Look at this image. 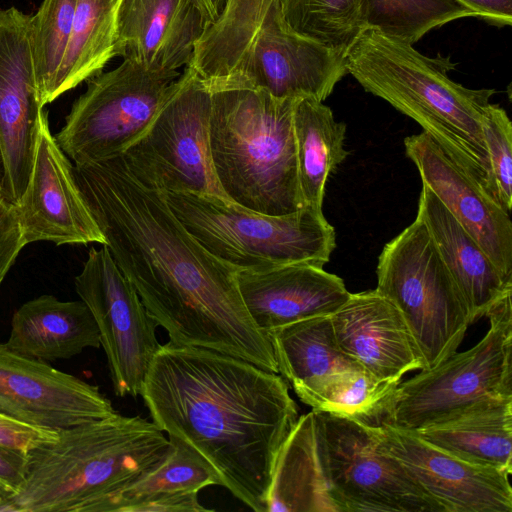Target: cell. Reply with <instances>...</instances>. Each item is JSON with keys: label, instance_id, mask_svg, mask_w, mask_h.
<instances>
[{"label": "cell", "instance_id": "6da1fadb", "mask_svg": "<svg viewBox=\"0 0 512 512\" xmlns=\"http://www.w3.org/2000/svg\"><path fill=\"white\" fill-rule=\"evenodd\" d=\"M73 173L115 263L169 342L215 350L278 373L231 266L185 229L164 193L138 179L122 155L73 164Z\"/></svg>", "mask_w": 512, "mask_h": 512}, {"label": "cell", "instance_id": "7a4b0ae2", "mask_svg": "<svg viewBox=\"0 0 512 512\" xmlns=\"http://www.w3.org/2000/svg\"><path fill=\"white\" fill-rule=\"evenodd\" d=\"M140 396L152 422L200 456L220 486L266 512L278 455L299 418L282 376L215 350L168 342L153 356Z\"/></svg>", "mask_w": 512, "mask_h": 512}, {"label": "cell", "instance_id": "3957f363", "mask_svg": "<svg viewBox=\"0 0 512 512\" xmlns=\"http://www.w3.org/2000/svg\"><path fill=\"white\" fill-rule=\"evenodd\" d=\"M346 65L366 92L417 122L494 195L482 124L495 89L467 88L448 76L456 68L450 57H428L371 28L348 48Z\"/></svg>", "mask_w": 512, "mask_h": 512}, {"label": "cell", "instance_id": "277c9868", "mask_svg": "<svg viewBox=\"0 0 512 512\" xmlns=\"http://www.w3.org/2000/svg\"><path fill=\"white\" fill-rule=\"evenodd\" d=\"M169 449L152 421L118 412L58 430L53 442L28 452L25 484L12 498H0V512H101Z\"/></svg>", "mask_w": 512, "mask_h": 512}, {"label": "cell", "instance_id": "5b68a950", "mask_svg": "<svg viewBox=\"0 0 512 512\" xmlns=\"http://www.w3.org/2000/svg\"><path fill=\"white\" fill-rule=\"evenodd\" d=\"M211 94V158L227 199L266 215L302 208L293 131L299 99L245 85L218 87Z\"/></svg>", "mask_w": 512, "mask_h": 512}, {"label": "cell", "instance_id": "8992f818", "mask_svg": "<svg viewBox=\"0 0 512 512\" xmlns=\"http://www.w3.org/2000/svg\"><path fill=\"white\" fill-rule=\"evenodd\" d=\"M163 193L197 242L236 271L299 263L324 267L336 247L335 229L322 208L305 205L292 213L266 215L216 196Z\"/></svg>", "mask_w": 512, "mask_h": 512}, {"label": "cell", "instance_id": "52a82bcc", "mask_svg": "<svg viewBox=\"0 0 512 512\" xmlns=\"http://www.w3.org/2000/svg\"><path fill=\"white\" fill-rule=\"evenodd\" d=\"M306 414L324 512H444L382 450L377 426L330 412Z\"/></svg>", "mask_w": 512, "mask_h": 512}, {"label": "cell", "instance_id": "ba28073f", "mask_svg": "<svg viewBox=\"0 0 512 512\" xmlns=\"http://www.w3.org/2000/svg\"><path fill=\"white\" fill-rule=\"evenodd\" d=\"M376 273V290L401 312L425 369L455 353L473 321L460 290L418 217L385 244Z\"/></svg>", "mask_w": 512, "mask_h": 512}, {"label": "cell", "instance_id": "9c48e42d", "mask_svg": "<svg viewBox=\"0 0 512 512\" xmlns=\"http://www.w3.org/2000/svg\"><path fill=\"white\" fill-rule=\"evenodd\" d=\"M511 294L490 310V328L475 346L400 382L382 424L416 431L481 399L512 396Z\"/></svg>", "mask_w": 512, "mask_h": 512}, {"label": "cell", "instance_id": "30bf717a", "mask_svg": "<svg viewBox=\"0 0 512 512\" xmlns=\"http://www.w3.org/2000/svg\"><path fill=\"white\" fill-rule=\"evenodd\" d=\"M211 106V90L185 66L147 129L122 154L133 174L162 192H190L228 200L211 158Z\"/></svg>", "mask_w": 512, "mask_h": 512}, {"label": "cell", "instance_id": "8fae6325", "mask_svg": "<svg viewBox=\"0 0 512 512\" xmlns=\"http://www.w3.org/2000/svg\"><path fill=\"white\" fill-rule=\"evenodd\" d=\"M180 74L152 72L124 59L88 80L56 142L74 164L122 155L147 129Z\"/></svg>", "mask_w": 512, "mask_h": 512}, {"label": "cell", "instance_id": "7c38bea8", "mask_svg": "<svg viewBox=\"0 0 512 512\" xmlns=\"http://www.w3.org/2000/svg\"><path fill=\"white\" fill-rule=\"evenodd\" d=\"M75 290L88 306L100 333L114 393L141 394L149 364L160 347L154 319L108 248H90Z\"/></svg>", "mask_w": 512, "mask_h": 512}, {"label": "cell", "instance_id": "4fadbf2b", "mask_svg": "<svg viewBox=\"0 0 512 512\" xmlns=\"http://www.w3.org/2000/svg\"><path fill=\"white\" fill-rule=\"evenodd\" d=\"M43 111L34 70L31 15L15 7L0 9L2 191L15 205L28 183Z\"/></svg>", "mask_w": 512, "mask_h": 512}, {"label": "cell", "instance_id": "5bb4252c", "mask_svg": "<svg viewBox=\"0 0 512 512\" xmlns=\"http://www.w3.org/2000/svg\"><path fill=\"white\" fill-rule=\"evenodd\" d=\"M347 74L346 52L294 32L278 4L237 75L215 87L245 85L276 98H313L323 102Z\"/></svg>", "mask_w": 512, "mask_h": 512}, {"label": "cell", "instance_id": "9a60e30c", "mask_svg": "<svg viewBox=\"0 0 512 512\" xmlns=\"http://www.w3.org/2000/svg\"><path fill=\"white\" fill-rule=\"evenodd\" d=\"M16 209L26 244L105 245V237L76 183L73 164L51 133L45 110L28 183Z\"/></svg>", "mask_w": 512, "mask_h": 512}, {"label": "cell", "instance_id": "2e32d148", "mask_svg": "<svg viewBox=\"0 0 512 512\" xmlns=\"http://www.w3.org/2000/svg\"><path fill=\"white\" fill-rule=\"evenodd\" d=\"M0 412L33 426L58 431L117 411L99 386L0 342Z\"/></svg>", "mask_w": 512, "mask_h": 512}, {"label": "cell", "instance_id": "e0dca14e", "mask_svg": "<svg viewBox=\"0 0 512 512\" xmlns=\"http://www.w3.org/2000/svg\"><path fill=\"white\" fill-rule=\"evenodd\" d=\"M380 447L444 512H512L507 472L461 460L388 424L377 426Z\"/></svg>", "mask_w": 512, "mask_h": 512}, {"label": "cell", "instance_id": "ac0fdd59", "mask_svg": "<svg viewBox=\"0 0 512 512\" xmlns=\"http://www.w3.org/2000/svg\"><path fill=\"white\" fill-rule=\"evenodd\" d=\"M404 147L422 184L478 243L502 276L512 280L510 213L424 131L406 137Z\"/></svg>", "mask_w": 512, "mask_h": 512}, {"label": "cell", "instance_id": "d6986e66", "mask_svg": "<svg viewBox=\"0 0 512 512\" xmlns=\"http://www.w3.org/2000/svg\"><path fill=\"white\" fill-rule=\"evenodd\" d=\"M339 347L381 382H401L425 362L401 312L376 289L350 293L330 315Z\"/></svg>", "mask_w": 512, "mask_h": 512}, {"label": "cell", "instance_id": "ffe728a7", "mask_svg": "<svg viewBox=\"0 0 512 512\" xmlns=\"http://www.w3.org/2000/svg\"><path fill=\"white\" fill-rule=\"evenodd\" d=\"M209 25L195 0H121L117 56L152 72H178Z\"/></svg>", "mask_w": 512, "mask_h": 512}, {"label": "cell", "instance_id": "44dd1931", "mask_svg": "<svg viewBox=\"0 0 512 512\" xmlns=\"http://www.w3.org/2000/svg\"><path fill=\"white\" fill-rule=\"evenodd\" d=\"M236 280L248 314L265 334L300 320L331 315L350 296L339 276L306 263L237 271Z\"/></svg>", "mask_w": 512, "mask_h": 512}, {"label": "cell", "instance_id": "7402d4cb", "mask_svg": "<svg viewBox=\"0 0 512 512\" xmlns=\"http://www.w3.org/2000/svg\"><path fill=\"white\" fill-rule=\"evenodd\" d=\"M278 373L298 398L318 410L328 392L349 374L363 369L339 347L330 315L300 320L267 333Z\"/></svg>", "mask_w": 512, "mask_h": 512}, {"label": "cell", "instance_id": "603a6c76", "mask_svg": "<svg viewBox=\"0 0 512 512\" xmlns=\"http://www.w3.org/2000/svg\"><path fill=\"white\" fill-rule=\"evenodd\" d=\"M417 217L460 290L472 321L487 317L498 301L512 293V280L502 276L484 250L424 184Z\"/></svg>", "mask_w": 512, "mask_h": 512}, {"label": "cell", "instance_id": "cb8c5ba5", "mask_svg": "<svg viewBox=\"0 0 512 512\" xmlns=\"http://www.w3.org/2000/svg\"><path fill=\"white\" fill-rule=\"evenodd\" d=\"M6 345L49 363L70 359L87 348H99L101 343L94 317L81 299L61 301L45 294L23 303L13 313Z\"/></svg>", "mask_w": 512, "mask_h": 512}, {"label": "cell", "instance_id": "d4e9b609", "mask_svg": "<svg viewBox=\"0 0 512 512\" xmlns=\"http://www.w3.org/2000/svg\"><path fill=\"white\" fill-rule=\"evenodd\" d=\"M410 432L468 463L512 473V396L481 399Z\"/></svg>", "mask_w": 512, "mask_h": 512}, {"label": "cell", "instance_id": "484cf974", "mask_svg": "<svg viewBox=\"0 0 512 512\" xmlns=\"http://www.w3.org/2000/svg\"><path fill=\"white\" fill-rule=\"evenodd\" d=\"M279 0H225L219 17L197 42L187 65L212 88L239 72L260 29Z\"/></svg>", "mask_w": 512, "mask_h": 512}, {"label": "cell", "instance_id": "4316f807", "mask_svg": "<svg viewBox=\"0 0 512 512\" xmlns=\"http://www.w3.org/2000/svg\"><path fill=\"white\" fill-rule=\"evenodd\" d=\"M293 131L303 204L322 208L329 175L349 155L344 146L346 124L336 121L323 102L302 98L294 108Z\"/></svg>", "mask_w": 512, "mask_h": 512}, {"label": "cell", "instance_id": "83f0119b", "mask_svg": "<svg viewBox=\"0 0 512 512\" xmlns=\"http://www.w3.org/2000/svg\"><path fill=\"white\" fill-rule=\"evenodd\" d=\"M121 0H77L69 43L54 91L55 100L102 72L117 56Z\"/></svg>", "mask_w": 512, "mask_h": 512}, {"label": "cell", "instance_id": "f1b7e54d", "mask_svg": "<svg viewBox=\"0 0 512 512\" xmlns=\"http://www.w3.org/2000/svg\"><path fill=\"white\" fill-rule=\"evenodd\" d=\"M170 449L151 471L112 496L101 512H129L146 499L175 493L198 492L219 485L206 462L179 440L169 438Z\"/></svg>", "mask_w": 512, "mask_h": 512}, {"label": "cell", "instance_id": "f546056e", "mask_svg": "<svg viewBox=\"0 0 512 512\" xmlns=\"http://www.w3.org/2000/svg\"><path fill=\"white\" fill-rule=\"evenodd\" d=\"M368 0H279L287 25L299 35L346 52L366 28Z\"/></svg>", "mask_w": 512, "mask_h": 512}, {"label": "cell", "instance_id": "4dcf8cb0", "mask_svg": "<svg viewBox=\"0 0 512 512\" xmlns=\"http://www.w3.org/2000/svg\"><path fill=\"white\" fill-rule=\"evenodd\" d=\"M476 17L456 0H368L366 28L415 44L434 28Z\"/></svg>", "mask_w": 512, "mask_h": 512}, {"label": "cell", "instance_id": "1f68e13d", "mask_svg": "<svg viewBox=\"0 0 512 512\" xmlns=\"http://www.w3.org/2000/svg\"><path fill=\"white\" fill-rule=\"evenodd\" d=\"M77 0H43L31 16L34 70L43 106L55 100L57 76L69 43Z\"/></svg>", "mask_w": 512, "mask_h": 512}, {"label": "cell", "instance_id": "d6a6232c", "mask_svg": "<svg viewBox=\"0 0 512 512\" xmlns=\"http://www.w3.org/2000/svg\"><path fill=\"white\" fill-rule=\"evenodd\" d=\"M399 384L378 381L360 369L332 388L317 411L335 413L378 426L383 423L389 401Z\"/></svg>", "mask_w": 512, "mask_h": 512}, {"label": "cell", "instance_id": "836d02e7", "mask_svg": "<svg viewBox=\"0 0 512 512\" xmlns=\"http://www.w3.org/2000/svg\"><path fill=\"white\" fill-rule=\"evenodd\" d=\"M491 185L495 197L510 213L512 208V123L507 112L491 104L482 124Z\"/></svg>", "mask_w": 512, "mask_h": 512}, {"label": "cell", "instance_id": "e575fe53", "mask_svg": "<svg viewBox=\"0 0 512 512\" xmlns=\"http://www.w3.org/2000/svg\"><path fill=\"white\" fill-rule=\"evenodd\" d=\"M26 245L16 205L0 190V287Z\"/></svg>", "mask_w": 512, "mask_h": 512}, {"label": "cell", "instance_id": "d590c367", "mask_svg": "<svg viewBox=\"0 0 512 512\" xmlns=\"http://www.w3.org/2000/svg\"><path fill=\"white\" fill-rule=\"evenodd\" d=\"M57 436L56 430L33 426L0 412V445L29 452L53 442Z\"/></svg>", "mask_w": 512, "mask_h": 512}, {"label": "cell", "instance_id": "8d00e7d4", "mask_svg": "<svg viewBox=\"0 0 512 512\" xmlns=\"http://www.w3.org/2000/svg\"><path fill=\"white\" fill-rule=\"evenodd\" d=\"M27 470L28 452L0 445V498H12L22 490Z\"/></svg>", "mask_w": 512, "mask_h": 512}, {"label": "cell", "instance_id": "74e56055", "mask_svg": "<svg viewBox=\"0 0 512 512\" xmlns=\"http://www.w3.org/2000/svg\"><path fill=\"white\" fill-rule=\"evenodd\" d=\"M211 511L201 505L198 492H185L161 495L146 499L134 506L129 512H205Z\"/></svg>", "mask_w": 512, "mask_h": 512}, {"label": "cell", "instance_id": "f35d334b", "mask_svg": "<svg viewBox=\"0 0 512 512\" xmlns=\"http://www.w3.org/2000/svg\"><path fill=\"white\" fill-rule=\"evenodd\" d=\"M471 10L476 17L496 26L512 24V0H456Z\"/></svg>", "mask_w": 512, "mask_h": 512}, {"label": "cell", "instance_id": "ab89813d", "mask_svg": "<svg viewBox=\"0 0 512 512\" xmlns=\"http://www.w3.org/2000/svg\"><path fill=\"white\" fill-rule=\"evenodd\" d=\"M204 17L209 22L213 23L220 15L225 0H195Z\"/></svg>", "mask_w": 512, "mask_h": 512}, {"label": "cell", "instance_id": "60d3db41", "mask_svg": "<svg viewBox=\"0 0 512 512\" xmlns=\"http://www.w3.org/2000/svg\"><path fill=\"white\" fill-rule=\"evenodd\" d=\"M3 183H4V165H3V159L2 154L0 150V190H3Z\"/></svg>", "mask_w": 512, "mask_h": 512}]
</instances>
